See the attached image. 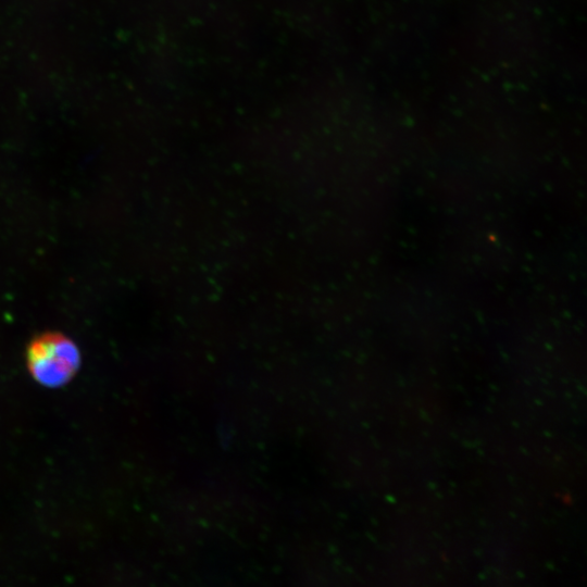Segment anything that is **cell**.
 <instances>
[{
  "mask_svg": "<svg viewBox=\"0 0 587 587\" xmlns=\"http://www.w3.org/2000/svg\"><path fill=\"white\" fill-rule=\"evenodd\" d=\"M30 376L45 387L66 385L77 373L80 352L66 335L46 332L32 339L26 350Z\"/></svg>",
  "mask_w": 587,
  "mask_h": 587,
  "instance_id": "6da1fadb",
  "label": "cell"
}]
</instances>
